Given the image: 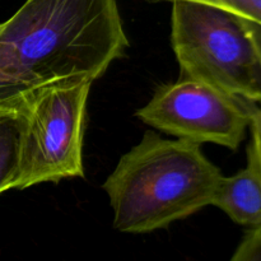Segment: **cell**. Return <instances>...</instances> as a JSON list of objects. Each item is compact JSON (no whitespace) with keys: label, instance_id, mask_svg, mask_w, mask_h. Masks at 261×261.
I'll return each mask as SVG.
<instances>
[{"label":"cell","instance_id":"cell-1","mask_svg":"<svg viewBox=\"0 0 261 261\" xmlns=\"http://www.w3.org/2000/svg\"><path fill=\"white\" fill-rule=\"evenodd\" d=\"M127 46L116 0H27L0 23V103L96 81Z\"/></svg>","mask_w":261,"mask_h":261},{"label":"cell","instance_id":"cell-2","mask_svg":"<svg viewBox=\"0 0 261 261\" xmlns=\"http://www.w3.org/2000/svg\"><path fill=\"white\" fill-rule=\"evenodd\" d=\"M186 139H162L147 132L120 158L103 184L114 227L124 233L166 228L212 205L222 172Z\"/></svg>","mask_w":261,"mask_h":261},{"label":"cell","instance_id":"cell-3","mask_svg":"<svg viewBox=\"0 0 261 261\" xmlns=\"http://www.w3.org/2000/svg\"><path fill=\"white\" fill-rule=\"evenodd\" d=\"M171 42L182 78L261 103V55L245 18L204 3L175 0Z\"/></svg>","mask_w":261,"mask_h":261},{"label":"cell","instance_id":"cell-4","mask_svg":"<svg viewBox=\"0 0 261 261\" xmlns=\"http://www.w3.org/2000/svg\"><path fill=\"white\" fill-rule=\"evenodd\" d=\"M92 83L89 78L66 79L33 94L15 190L84 177L82 150Z\"/></svg>","mask_w":261,"mask_h":261},{"label":"cell","instance_id":"cell-5","mask_svg":"<svg viewBox=\"0 0 261 261\" xmlns=\"http://www.w3.org/2000/svg\"><path fill=\"white\" fill-rule=\"evenodd\" d=\"M137 116L173 137L233 150L240 147L250 125L241 97L191 78L160 87L153 98L138 110Z\"/></svg>","mask_w":261,"mask_h":261},{"label":"cell","instance_id":"cell-6","mask_svg":"<svg viewBox=\"0 0 261 261\" xmlns=\"http://www.w3.org/2000/svg\"><path fill=\"white\" fill-rule=\"evenodd\" d=\"M212 205L222 209L237 224H261V178L251 162L247 161L246 168L231 177L222 176Z\"/></svg>","mask_w":261,"mask_h":261},{"label":"cell","instance_id":"cell-7","mask_svg":"<svg viewBox=\"0 0 261 261\" xmlns=\"http://www.w3.org/2000/svg\"><path fill=\"white\" fill-rule=\"evenodd\" d=\"M31 98L0 103V193L15 189Z\"/></svg>","mask_w":261,"mask_h":261},{"label":"cell","instance_id":"cell-8","mask_svg":"<svg viewBox=\"0 0 261 261\" xmlns=\"http://www.w3.org/2000/svg\"><path fill=\"white\" fill-rule=\"evenodd\" d=\"M249 114L251 140L247 148V161L252 163L261 178V103L241 98Z\"/></svg>","mask_w":261,"mask_h":261},{"label":"cell","instance_id":"cell-9","mask_svg":"<svg viewBox=\"0 0 261 261\" xmlns=\"http://www.w3.org/2000/svg\"><path fill=\"white\" fill-rule=\"evenodd\" d=\"M233 261H260L261 260V224L251 227L244 237L236 252Z\"/></svg>","mask_w":261,"mask_h":261},{"label":"cell","instance_id":"cell-10","mask_svg":"<svg viewBox=\"0 0 261 261\" xmlns=\"http://www.w3.org/2000/svg\"><path fill=\"white\" fill-rule=\"evenodd\" d=\"M245 23H246L247 30H249L251 37L254 38L255 45H256L257 50H259L261 55V24H257V23L246 19V18H245Z\"/></svg>","mask_w":261,"mask_h":261}]
</instances>
